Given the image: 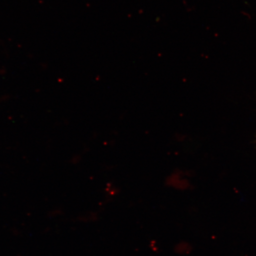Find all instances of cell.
Wrapping results in <instances>:
<instances>
[{"instance_id": "obj_1", "label": "cell", "mask_w": 256, "mask_h": 256, "mask_svg": "<svg viewBox=\"0 0 256 256\" xmlns=\"http://www.w3.org/2000/svg\"></svg>"}]
</instances>
